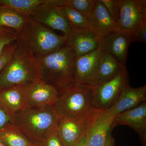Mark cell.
<instances>
[{
    "label": "cell",
    "instance_id": "obj_12",
    "mask_svg": "<svg viewBox=\"0 0 146 146\" xmlns=\"http://www.w3.org/2000/svg\"><path fill=\"white\" fill-rule=\"evenodd\" d=\"M57 89L40 79L26 86L27 107L52 106L58 98Z\"/></svg>",
    "mask_w": 146,
    "mask_h": 146
},
{
    "label": "cell",
    "instance_id": "obj_34",
    "mask_svg": "<svg viewBox=\"0 0 146 146\" xmlns=\"http://www.w3.org/2000/svg\"><path fill=\"white\" fill-rule=\"evenodd\" d=\"M0 146H6L5 145H4V144H3V143H2V142H1V141H0Z\"/></svg>",
    "mask_w": 146,
    "mask_h": 146
},
{
    "label": "cell",
    "instance_id": "obj_15",
    "mask_svg": "<svg viewBox=\"0 0 146 146\" xmlns=\"http://www.w3.org/2000/svg\"><path fill=\"white\" fill-rule=\"evenodd\" d=\"M89 22L91 29L102 38L112 33L119 31L117 24L110 15L100 0H95Z\"/></svg>",
    "mask_w": 146,
    "mask_h": 146
},
{
    "label": "cell",
    "instance_id": "obj_23",
    "mask_svg": "<svg viewBox=\"0 0 146 146\" xmlns=\"http://www.w3.org/2000/svg\"><path fill=\"white\" fill-rule=\"evenodd\" d=\"M0 141L6 146H32L35 144L15 126L0 131Z\"/></svg>",
    "mask_w": 146,
    "mask_h": 146
},
{
    "label": "cell",
    "instance_id": "obj_18",
    "mask_svg": "<svg viewBox=\"0 0 146 146\" xmlns=\"http://www.w3.org/2000/svg\"><path fill=\"white\" fill-rule=\"evenodd\" d=\"M26 86L18 85L0 90V104L12 115L27 107Z\"/></svg>",
    "mask_w": 146,
    "mask_h": 146
},
{
    "label": "cell",
    "instance_id": "obj_17",
    "mask_svg": "<svg viewBox=\"0 0 146 146\" xmlns=\"http://www.w3.org/2000/svg\"><path fill=\"white\" fill-rule=\"evenodd\" d=\"M130 40L121 32L112 33L102 38V48L120 63L125 65Z\"/></svg>",
    "mask_w": 146,
    "mask_h": 146
},
{
    "label": "cell",
    "instance_id": "obj_30",
    "mask_svg": "<svg viewBox=\"0 0 146 146\" xmlns=\"http://www.w3.org/2000/svg\"><path fill=\"white\" fill-rule=\"evenodd\" d=\"M136 42L146 44V21L138 27L134 33L131 43Z\"/></svg>",
    "mask_w": 146,
    "mask_h": 146
},
{
    "label": "cell",
    "instance_id": "obj_26",
    "mask_svg": "<svg viewBox=\"0 0 146 146\" xmlns=\"http://www.w3.org/2000/svg\"><path fill=\"white\" fill-rule=\"evenodd\" d=\"M19 46L18 40L6 47L0 55V72L13 57Z\"/></svg>",
    "mask_w": 146,
    "mask_h": 146
},
{
    "label": "cell",
    "instance_id": "obj_5",
    "mask_svg": "<svg viewBox=\"0 0 146 146\" xmlns=\"http://www.w3.org/2000/svg\"><path fill=\"white\" fill-rule=\"evenodd\" d=\"M38 78L39 70L35 58L19 44L13 57L0 72V90L26 86Z\"/></svg>",
    "mask_w": 146,
    "mask_h": 146
},
{
    "label": "cell",
    "instance_id": "obj_19",
    "mask_svg": "<svg viewBox=\"0 0 146 146\" xmlns=\"http://www.w3.org/2000/svg\"><path fill=\"white\" fill-rule=\"evenodd\" d=\"M29 17L9 9L0 7V29L18 35L25 26Z\"/></svg>",
    "mask_w": 146,
    "mask_h": 146
},
{
    "label": "cell",
    "instance_id": "obj_13",
    "mask_svg": "<svg viewBox=\"0 0 146 146\" xmlns=\"http://www.w3.org/2000/svg\"><path fill=\"white\" fill-rule=\"evenodd\" d=\"M123 125L130 127L138 133L141 143L146 145V102L130 110L114 117L113 127Z\"/></svg>",
    "mask_w": 146,
    "mask_h": 146
},
{
    "label": "cell",
    "instance_id": "obj_29",
    "mask_svg": "<svg viewBox=\"0 0 146 146\" xmlns=\"http://www.w3.org/2000/svg\"><path fill=\"white\" fill-rule=\"evenodd\" d=\"M14 126L13 115L0 104V131L9 129Z\"/></svg>",
    "mask_w": 146,
    "mask_h": 146
},
{
    "label": "cell",
    "instance_id": "obj_27",
    "mask_svg": "<svg viewBox=\"0 0 146 146\" xmlns=\"http://www.w3.org/2000/svg\"><path fill=\"white\" fill-rule=\"evenodd\" d=\"M112 19L117 23L119 15V0H100Z\"/></svg>",
    "mask_w": 146,
    "mask_h": 146
},
{
    "label": "cell",
    "instance_id": "obj_33",
    "mask_svg": "<svg viewBox=\"0 0 146 146\" xmlns=\"http://www.w3.org/2000/svg\"><path fill=\"white\" fill-rule=\"evenodd\" d=\"M32 146H42V145L40 143H35L34 145Z\"/></svg>",
    "mask_w": 146,
    "mask_h": 146
},
{
    "label": "cell",
    "instance_id": "obj_11",
    "mask_svg": "<svg viewBox=\"0 0 146 146\" xmlns=\"http://www.w3.org/2000/svg\"><path fill=\"white\" fill-rule=\"evenodd\" d=\"M65 38L66 44L70 48L76 57L88 54L102 47V38L90 29L73 30Z\"/></svg>",
    "mask_w": 146,
    "mask_h": 146
},
{
    "label": "cell",
    "instance_id": "obj_1",
    "mask_svg": "<svg viewBox=\"0 0 146 146\" xmlns=\"http://www.w3.org/2000/svg\"><path fill=\"white\" fill-rule=\"evenodd\" d=\"M34 58L38 65L39 79L54 86L58 93L75 83L76 57L66 44L53 52Z\"/></svg>",
    "mask_w": 146,
    "mask_h": 146
},
{
    "label": "cell",
    "instance_id": "obj_4",
    "mask_svg": "<svg viewBox=\"0 0 146 146\" xmlns=\"http://www.w3.org/2000/svg\"><path fill=\"white\" fill-rule=\"evenodd\" d=\"M18 42L30 54L36 57L48 54L63 46L66 44V38L29 17L18 35Z\"/></svg>",
    "mask_w": 146,
    "mask_h": 146
},
{
    "label": "cell",
    "instance_id": "obj_28",
    "mask_svg": "<svg viewBox=\"0 0 146 146\" xmlns=\"http://www.w3.org/2000/svg\"><path fill=\"white\" fill-rule=\"evenodd\" d=\"M18 39V35L4 29H0V55L6 47Z\"/></svg>",
    "mask_w": 146,
    "mask_h": 146
},
{
    "label": "cell",
    "instance_id": "obj_21",
    "mask_svg": "<svg viewBox=\"0 0 146 146\" xmlns=\"http://www.w3.org/2000/svg\"><path fill=\"white\" fill-rule=\"evenodd\" d=\"M49 1V0H0V7L30 17L38 6Z\"/></svg>",
    "mask_w": 146,
    "mask_h": 146
},
{
    "label": "cell",
    "instance_id": "obj_25",
    "mask_svg": "<svg viewBox=\"0 0 146 146\" xmlns=\"http://www.w3.org/2000/svg\"><path fill=\"white\" fill-rule=\"evenodd\" d=\"M40 143L42 146H66L60 137L57 126L51 130Z\"/></svg>",
    "mask_w": 146,
    "mask_h": 146
},
{
    "label": "cell",
    "instance_id": "obj_7",
    "mask_svg": "<svg viewBox=\"0 0 146 146\" xmlns=\"http://www.w3.org/2000/svg\"><path fill=\"white\" fill-rule=\"evenodd\" d=\"M128 84V74L125 68L112 80L95 87L92 94L94 109L108 110L112 107L122 91Z\"/></svg>",
    "mask_w": 146,
    "mask_h": 146
},
{
    "label": "cell",
    "instance_id": "obj_22",
    "mask_svg": "<svg viewBox=\"0 0 146 146\" xmlns=\"http://www.w3.org/2000/svg\"><path fill=\"white\" fill-rule=\"evenodd\" d=\"M54 8L69 22L73 30L91 29L89 21L74 9L66 5L56 6Z\"/></svg>",
    "mask_w": 146,
    "mask_h": 146
},
{
    "label": "cell",
    "instance_id": "obj_3",
    "mask_svg": "<svg viewBox=\"0 0 146 146\" xmlns=\"http://www.w3.org/2000/svg\"><path fill=\"white\" fill-rule=\"evenodd\" d=\"M93 89L74 83L60 91L57 100L52 106L59 119H89L96 110L92 103Z\"/></svg>",
    "mask_w": 146,
    "mask_h": 146
},
{
    "label": "cell",
    "instance_id": "obj_9",
    "mask_svg": "<svg viewBox=\"0 0 146 146\" xmlns=\"http://www.w3.org/2000/svg\"><path fill=\"white\" fill-rule=\"evenodd\" d=\"M114 117L106 110H96L88 120L86 132L88 146H106L113 128Z\"/></svg>",
    "mask_w": 146,
    "mask_h": 146
},
{
    "label": "cell",
    "instance_id": "obj_32",
    "mask_svg": "<svg viewBox=\"0 0 146 146\" xmlns=\"http://www.w3.org/2000/svg\"><path fill=\"white\" fill-rule=\"evenodd\" d=\"M106 146H115V140L111 136V133L110 134Z\"/></svg>",
    "mask_w": 146,
    "mask_h": 146
},
{
    "label": "cell",
    "instance_id": "obj_24",
    "mask_svg": "<svg viewBox=\"0 0 146 146\" xmlns=\"http://www.w3.org/2000/svg\"><path fill=\"white\" fill-rule=\"evenodd\" d=\"M95 0H63L62 5L71 7L89 21L94 6Z\"/></svg>",
    "mask_w": 146,
    "mask_h": 146
},
{
    "label": "cell",
    "instance_id": "obj_20",
    "mask_svg": "<svg viewBox=\"0 0 146 146\" xmlns=\"http://www.w3.org/2000/svg\"><path fill=\"white\" fill-rule=\"evenodd\" d=\"M125 68V65L120 63L104 50L96 86L112 80Z\"/></svg>",
    "mask_w": 146,
    "mask_h": 146
},
{
    "label": "cell",
    "instance_id": "obj_16",
    "mask_svg": "<svg viewBox=\"0 0 146 146\" xmlns=\"http://www.w3.org/2000/svg\"><path fill=\"white\" fill-rule=\"evenodd\" d=\"M89 119H59L58 130L65 145L74 146L78 143L86 133Z\"/></svg>",
    "mask_w": 146,
    "mask_h": 146
},
{
    "label": "cell",
    "instance_id": "obj_8",
    "mask_svg": "<svg viewBox=\"0 0 146 146\" xmlns=\"http://www.w3.org/2000/svg\"><path fill=\"white\" fill-rule=\"evenodd\" d=\"M104 51L102 47L88 54L76 58L75 83L93 89L96 87Z\"/></svg>",
    "mask_w": 146,
    "mask_h": 146
},
{
    "label": "cell",
    "instance_id": "obj_2",
    "mask_svg": "<svg viewBox=\"0 0 146 146\" xmlns=\"http://www.w3.org/2000/svg\"><path fill=\"white\" fill-rule=\"evenodd\" d=\"M13 124L34 143H40L57 126L59 119L52 106L26 107L13 115Z\"/></svg>",
    "mask_w": 146,
    "mask_h": 146
},
{
    "label": "cell",
    "instance_id": "obj_14",
    "mask_svg": "<svg viewBox=\"0 0 146 146\" xmlns=\"http://www.w3.org/2000/svg\"><path fill=\"white\" fill-rule=\"evenodd\" d=\"M145 102H146V85L133 88L128 84L122 91L112 107L106 111L114 117L137 107Z\"/></svg>",
    "mask_w": 146,
    "mask_h": 146
},
{
    "label": "cell",
    "instance_id": "obj_10",
    "mask_svg": "<svg viewBox=\"0 0 146 146\" xmlns=\"http://www.w3.org/2000/svg\"><path fill=\"white\" fill-rule=\"evenodd\" d=\"M59 2L60 0H49L48 3L38 6L30 17L51 29L62 32L66 37L73 29L69 22L54 8Z\"/></svg>",
    "mask_w": 146,
    "mask_h": 146
},
{
    "label": "cell",
    "instance_id": "obj_6",
    "mask_svg": "<svg viewBox=\"0 0 146 146\" xmlns=\"http://www.w3.org/2000/svg\"><path fill=\"white\" fill-rule=\"evenodd\" d=\"M119 7L118 30L131 43L136 30L146 21V1L119 0Z\"/></svg>",
    "mask_w": 146,
    "mask_h": 146
},
{
    "label": "cell",
    "instance_id": "obj_31",
    "mask_svg": "<svg viewBox=\"0 0 146 146\" xmlns=\"http://www.w3.org/2000/svg\"><path fill=\"white\" fill-rule=\"evenodd\" d=\"M74 146H88L86 133L80 139V141H79L78 143Z\"/></svg>",
    "mask_w": 146,
    "mask_h": 146
}]
</instances>
